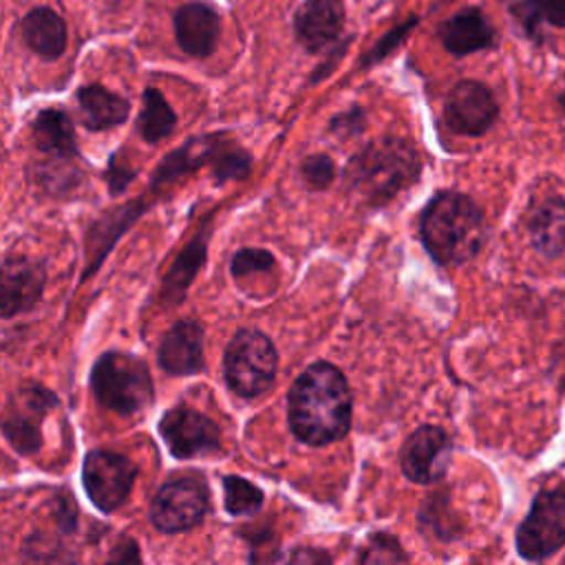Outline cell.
<instances>
[{
	"label": "cell",
	"mask_w": 565,
	"mask_h": 565,
	"mask_svg": "<svg viewBox=\"0 0 565 565\" xmlns=\"http://www.w3.org/2000/svg\"><path fill=\"white\" fill-rule=\"evenodd\" d=\"M35 148L53 159H77L73 121L64 110H42L33 121Z\"/></svg>",
	"instance_id": "obj_19"
},
{
	"label": "cell",
	"mask_w": 565,
	"mask_h": 565,
	"mask_svg": "<svg viewBox=\"0 0 565 565\" xmlns=\"http://www.w3.org/2000/svg\"><path fill=\"white\" fill-rule=\"evenodd\" d=\"M408 554L399 541L386 532H375L366 539L358 554V563H406Z\"/></svg>",
	"instance_id": "obj_28"
},
{
	"label": "cell",
	"mask_w": 565,
	"mask_h": 565,
	"mask_svg": "<svg viewBox=\"0 0 565 565\" xmlns=\"http://www.w3.org/2000/svg\"><path fill=\"white\" fill-rule=\"evenodd\" d=\"M159 435L179 459L207 455L221 446L218 426L207 415L185 406H174L161 417Z\"/></svg>",
	"instance_id": "obj_10"
},
{
	"label": "cell",
	"mask_w": 565,
	"mask_h": 565,
	"mask_svg": "<svg viewBox=\"0 0 565 565\" xmlns=\"http://www.w3.org/2000/svg\"><path fill=\"white\" fill-rule=\"evenodd\" d=\"M556 102H558V106H561L563 113H565V75H563L561 86H558V90H556Z\"/></svg>",
	"instance_id": "obj_34"
},
{
	"label": "cell",
	"mask_w": 565,
	"mask_h": 565,
	"mask_svg": "<svg viewBox=\"0 0 565 565\" xmlns=\"http://www.w3.org/2000/svg\"><path fill=\"white\" fill-rule=\"evenodd\" d=\"M512 13L532 40H541V24L565 29V0H519Z\"/></svg>",
	"instance_id": "obj_23"
},
{
	"label": "cell",
	"mask_w": 565,
	"mask_h": 565,
	"mask_svg": "<svg viewBox=\"0 0 565 565\" xmlns=\"http://www.w3.org/2000/svg\"><path fill=\"white\" fill-rule=\"evenodd\" d=\"M278 353L258 329H241L227 344L223 371L227 386L241 397H258L276 377Z\"/></svg>",
	"instance_id": "obj_5"
},
{
	"label": "cell",
	"mask_w": 565,
	"mask_h": 565,
	"mask_svg": "<svg viewBox=\"0 0 565 565\" xmlns=\"http://www.w3.org/2000/svg\"><path fill=\"white\" fill-rule=\"evenodd\" d=\"M210 508L207 483L199 472L168 479L150 503V521L159 532H185L203 521Z\"/></svg>",
	"instance_id": "obj_6"
},
{
	"label": "cell",
	"mask_w": 565,
	"mask_h": 565,
	"mask_svg": "<svg viewBox=\"0 0 565 565\" xmlns=\"http://www.w3.org/2000/svg\"><path fill=\"white\" fill-rule=\"evenodd\" d=\"M516 552L525 561H545L565 545V490H541L516 530Z\"/></svg>",
	"instance_id": "obj_7"
},
{
	"label": "cell",
	"mask_w": 565,
	"mask_h": 565,
	"mask_svg": "<svg viewBox=\"0 0 565 565\" xmlns=\"http://www.w3.org/2000/svg\"><path fill=\"white\" fill-rule=\"evenodd\" d=\"M499 106L492 90L475 79H461L448 93L444 106L446 126L457 135L479 137L497 119Z\"/></svg>",
	"instance_id": "obj_12"
},
{
	"label": "cell",
	"mask_w": 565,
	"mask_h": 565,
	"mask_svg": "<svg viewBox=\"0 0 565 565\" xmlns=\"http://www.w3.org/2000/svg\"><path fill=\"white\" fill-rule=\"evenodd\" d=\"M441 42L455 55H468L494 44V29L477 7H468L441 26Z\"/></svg>",
	"instance_id": "obj_18"
},
{
	"label": "cell",
	"mask_w": 565,
	"mask_h": 565,
	"mask_svg": "<svg viewBox=\"0 0 565 565\" xmlns=\"http://www.w3.org/2000/svg\"><path fill=\"white\" fill-rule=\"evenodd\" d=\"M351 406L353 397L342 371L329 362H316L289 388V426L300 441L324 446L349 433Z\"/></svg>",
	"instance_id": "obj_1"
},
{
	"label": "cell",
	"mask_w": 565,
	"mask_h": 565,
	"mask_svg": "<svg viewBox=\"0 0 565 565\" xmlns=\"http://www.w3.org/2000/svg\"><path fill=\"white\" fill-rule=\"evenodd\" d=\"M216 137H203V139H190L183 148L170 152L161 166L154 170V185H161L183 172L201 168L205 161H212L216 150Z\"/></svg>",
	"instance_id": "obj_22"
},
{
	"label": "cell",
	"mask_w": 565,
	"mask_h": 565,
	"mask_svg": "<svg viewBox=\"0 0 565 565\" xmlns=\"http://www.w3.org/2000/svg\"><path fill=\"white\" fill-rule=\"evenodd\" d=\"M300 174L311 188H327L335 177V166L327 154H311L302 161Z\"/></svg>",
	"instance_id": "obj_30"
},
{
	"label": "cell",
	"mask_w": 565,
	"mask_h": 565,
	"mask_svg": "<svg viewBox=\"0 0 565 565\" xmlns=\"http://www.w3.org/2000/svg\"><path fill=\"white\" fill-rule=\"evenodd\" d=\"M223 492H225V510L230 514H252L263 505V492L256 488L252 481L238 477V475H227L223 477Z\"/></svg>",
	"instance_id": "obj_26"
},
{
	"label": "cell",
	"mask_w": 565,
	"mask_h": 565,
	"mask_svg": "<svg viewBox=\"0 0 565 565\" xmlns=\"http://www.w3.org/2000/svg\"><path fill=\"white\" fill-rule=\"evenodd\" d=\"M205 258V241L203 238H194L177 258L174 267L170 269V274L166 276V289L163 294L172 300L179 302V298L183 296V291L188 289L190 280L194 278V274L199 271L201 263Z\"/></svg>",
	"instance_id": "obj_25"
},
{
	"label": "cell",
	"mask_w": 565,
	"mask_h": 565,
	"mask_svg": "<svg viewBox=\"0 0 565 565\" xmlns=\"http://www.w3.org/2000/svg\"><path fill=\"white\" fill-rule=\"evenodd\" d=\"M135 477L137 466L110 450H90L82 466L84 488L102 512H113L126 501Z\"/></svg>",
	"instance_id": "obj_9"
},
{
	"label": "cell",
	"mask_w": 565,
	"mask_h": 565,
	"mask_svg": "<svg viewBox=\"0 0 565 565\" xmlns=\"http://www.w3.org/2000/svg\"><path fill=\"white\" fill-rule=\"evenodd\" d=\"M174 124H177V115L168 106L166 97L157 88H148L143 93V108L137 119V128L141 137L148 143H154L168 137L174 130Z\"/></svg>",
	"instance_id": "obj_24"
},
{
	"label": "cell",
	"mask_w": 565,
	"mask_h": 565,
	"mask_svg": "<svg viewBox=\"0 0 565 565\" xmlns=\"http://www.w3.org/2000/svg\"><path fill=\"white\" fill-rule=\"evenodd\" d=\"M77 102H79L82 121L88 130L115 128L128 117V110H130V104L124 97L97 84L79 88Z\"/></svg>",
	"instance_id": "obj_20"
},
{
	"label": "cell",
	"mask_w": 565,
	"mask_h": 565,
	"mask_svg": "<svg viewBox=\"0 0 565 565\" xmlns=\"http://www.w3.org/2000/svg\"><path fill=\"white\" fill-rule=\"evenodd\" d=\"M22 38L33 53L53 60L66 46V26L55 11L40 7L22 20Z\"/></svg>",
	"instance_id": "obj_21"
},
{
	"label": "cell",
	"mask_w": 565,
	"mask_h": 565,
	"mask_svg": "<svg viewBox=\"0 0 565 565\" xmlns=\"http://www.w3.org/2000/svg\"><path fill=\"white\" fill-rule=\"evenodd\" d=\"M271 267H274V256L267 249H258V247L238 249L230 263L234 278H245L256 271H267Z\"/></svg>",
	"instance_id": "obj_29"
},
{
	"label": "cell",
	"mask_w": 565,
	"mask_h": 565,
	"mask_svg": "<svg viewBox=\"0 0 565 565\" xmlns=\"http://www.w3.org/2000/svg\"><path fill=\"white\" fill-rule=\"evenodd\" d=\"M532 247L543 258H556L565 252V199L550 194L541 199L527 218Z\"/></svg>",
	"instance_id": "obj_16"
},
{
	"label": "cell",
	"mask_w": 565,
	"mask_h": 565,
	"mask_svg": "<svg viewBox=\"0 0 565 565\" xmlns=\"http://www.w3.org/2000/svg\"><path fill=\"white\" fill-rule=\"evenodd\" d=\"M90 388L102 406L119 415H135L150 406L154 397L152 377L146 362L121 351H108L95 362Z\"/></svg>",
	"instance_id": "obj_4"
},
{
	"label": "cell",
	"mask_w": 565,
	"mask_h": 565,
	"mask_svg": "<svg viewBox=\"0 0 565 565\" xmlns=\"http://www.w3.org/2000/svg\"><path fill=\"white\" fill-rule=\"evenodd\" d=\"M210 163L216 181L243 179L249 172V154L232 141H218Z\"/></svg>",
	"instance_id": "obj_27"
},
{
	"label": "cell",
	"mask_w": 565,
	"mask_h": 565,
	"mask_svg": "<svg viewBox=\"0 0 565 565\" xmlns=\"http://www.w3.org/2000/svg\"><path fill=\"white\" fill-rule=\"evenodd\" d=\"M344 22V7L342 0H307L296 11L294 29L296 38L305 49L320 51L331 44Z\"/></svg>",
	"instance_id": "obj_15"
},
{
	"label": "cell",
	"mask_w": 565,
	"mask_h": 565,
	"mask_svg": "<svg viewBox=\"0 0 565 565\" xmlns=\"http://www.w3.org/2000/svg\"><path fill=\"white\" fill-rule=\"evenodd\" d=\"M419 157L404 139H380L360 150L347 166V183L353 194L371 205L391 201L419 174Z\"/></svg>",
	"instance_id": "obj_3"
},
{
	"label": "cell",
	"mask_w": 565,
	"mask_h": 565,
	"mask_svg": "<svg viewBox=\"0 0 565 565\" xmlns=\"http://www.w3.org/2000/svg\"><path fill=\"white\" fill-rule=\"evenodd\" d=\"M55 395L42 384H20L4 406L2 433L20 455H33L40 448L42 419L55 406Z\"/></svg>",
	"instance_id": "obj_8"
},
{
	"label": "cell",
	"mask_w": 565,
	"mask_h": 565,
	"mask_svg": "<svg viewBox=\"0 0 565 565\" xmlns=\"http://www.w3.org/2000/svg\"><path fill=\"white\" fill-rule=\"evenodd\" d=\"M422 241L441 265H463L486 243V218L481 207L461 192H439L422 214Z\"/></svg>",
	"instance_id": "obj_2"
},
{
	"label": "cell",
	"mask_w": 565,
	"mask_h": 565,
	"mask_svg": "<svg viewBox=\"0 0 565 565\" xmlns=\"http://www.w3.org/2000/svg\"><path fill=\"white\" fill-rule=\"evenodd\" d=\"M218 29V15L205 4H185L174 15L177 42L194 57H205L214 51Z\"/></svg>",
	"instance_id": "obj_17"
},
{
	"label": "cell",
	"mask_w": 565,
	"mask_h": 565,
	"mask_svg": "<svg viewBox=\"0 0 565 565\" xmlns=\"http://www.w3.org/2000/svg\"><path fill=\"white\" fill-rule=\"evenodd\" d=\"M287 561L291 563H329L331 556L322 550H316V547H296Z\"/></svg>",
	"instance_id": "obj_32"
},
{
	"label": "cell",
	"mask_w": 565,
	"mask_h": 565,
	"mask_svg": "<svg viewBox=\"0 0 565 565\" xmlns=\"http://www.w3.org/2000/svg\"><path fill=\"white\" fill-rule=\"evenodd\" d=\"M450 455L452 444L444 428L430 424L419 426L406 437L399 450L402 472L415 483L439 481L448 470Z\"/></svg>",
	"instance_id": "obj_11"
},
{
	"label": "cell",
	"mask_w": 565,
	"mask_h": 565,
	"mask_svg": "<svg viewBox=\"0 0 565 565\" xmlns=\"http://www.w3.org/2000/svg\"><path fill=\"white\" fill-rule=\"evenodd\" d=\"M110 561H139V552H137V547H135V543L130 541L128 543V547H117V552L115 554H110Z\"/></svg>",
	"instance_id": "obj_33"
},
{
	"label": "cell",
	"mask_w": 565,
	"mask_h": 565,
	"mask_svg": "<svg viewBox=\"0 0 565 565\" xmlns=\"http://www.w3.org/2000/svg\"><path fill=\"white\" fill-rule=\"evenodd\" d=\"M44 289V269L35 260L13 256L2 263V318L29 311Z\"/></svg>",
	"instance_id": "obj_13"
},
{
	"label": "cell",
	"mask_w": 565,
	"mask_h": 565,
	"mask_svg": "<svg viewBox=\"0 0 565 565\" xmlns=\"http://www.w3.org/2000/svg\"><path fill=\"white\" fill-rule=\"evenodd\" d=\"M159 364L172 375H190L203 369V329L196 320L174 322L161 344H159Z\"/></svg>",
	"instance_id": "obj_14"
},
{
	"label": "cell",
	"mask_w": 565,
	"mask_h": 565,
	"mask_svg": "<svg viewBox=\"0 0 565 565\" xmlns=\"http://www.w3.org/2000/svg\"><path fill=\"white\" fill-rule=\"evenodd\" d=\"M108 183H110V190L113 192H121L135 177V170H128L126 161L121 163V159L115 154L113 161H110V168H108Z\"/></svg>",
	"instance_id": "obj_31"
}]
</instances>
